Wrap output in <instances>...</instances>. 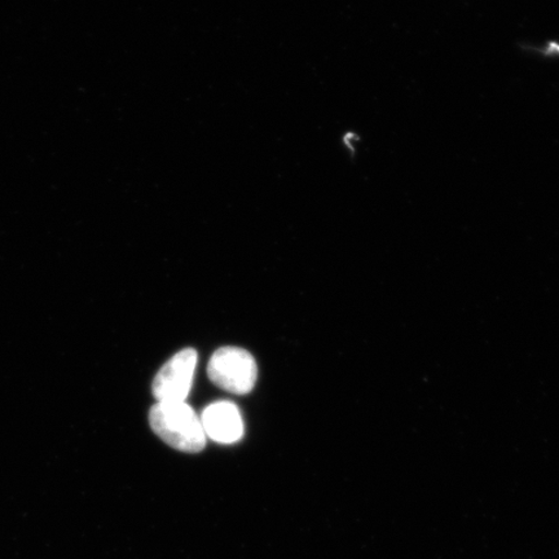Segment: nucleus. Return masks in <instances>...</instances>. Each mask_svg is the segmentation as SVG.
<instances>
[{"label": "nucleus", "mask_w": 559, "mask_h": 559, "mask_svg": "<svg viewBox=\"0 0 559 559\" xmlns=\"http://www.w3.org/2000/svg\"><path fill=\"white\" fill-rule=\"evenodd\" d=\"M150 424L152 430L175 450L198 453L205 449L206 435L201 417L186 402L153 405Z\"/></svg>", "instance_id": "obj_1"}, {"label": "nucleus", "mask_w": 559, "mask_h": 559, "mask_svg": "<svg viewBox=\"0 0 559 559\" xmlns=\"http://www.w3.org/2000/svg\"><path fill=\"white\" fill-rule=\"evenodd\" d=\"M209 379L228 393L245 395L253 390L258 368L253 356L239 347H222L207 366Z\"/></svg>", "instance_id": "obj_2"}, {"label": "nucleus", "mask_w": 559, "mask_h": 559, "mask_svg": "<svg viewBox=\"0 0 559 559\" xmlns=\"http://www.w3.org/2000/svg\"><path fill=\"white\" fill-rule=\"evenodd\" d=\"M195 366H198V353L193 348L181 349L160 368L155 381H153V395L157 403L186 402L190 394Z\"/></svg>", "instance_id": "obj_3"}, {"label": "nucleus", "mask_w": 559, "mask_h": 559, "mask_svg": "<svg viewBox=\"0 0 559 559\" xmlns=\"http://www.w3.org/2000/svg\"><path fill=\"white\" fill-rule=\"evenodd\" d=\"M205 435L214 442L233 444L243 436V423L239 408L230 402H216L201 416Z\"/></svg>", "instance_id": "obj_4"}]
</instances>
